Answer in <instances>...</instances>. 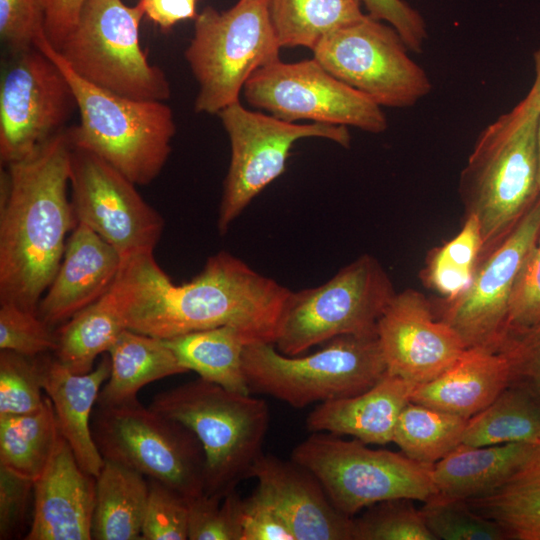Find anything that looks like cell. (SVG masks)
<instances>
[{
	"label": "cell",
	"mask_w": 540,
	"mask_h": 540,
	"mask_svg": "<svg viewBox=\"0 0 540 540\" xmlns=\"http://www.w3.org/2000/svg\"><path fill=\"white\" fill-rule=\"evenodd\" d=\"M414 386L386 372L363 393L319 403L308 414L306 428L311 433L352 436L365 444H388Z\"/></svg>",
	"instance_id": "22"
},
{
	"label": "cell",
	"mask_w": 540,
	"mask_h": 540,
	"mask_svg": "<svg viewBox=\"0 0 540 540\" xmlns=\"http://www.w3.org/2000/svg\"><path fill=\"white\" fill-rule=\"evenodd\" d=\"M43 356L1 350L0 416L26 414L42 406Z\"/></svg>",
	"instance_id": "37"
},
{
	"label": "cell",
	"mask_w": 540,
	"mask_h": 540,
	"mask_svg": "<svg viewBox=\"0 0 540 540\" xmlns=\"http://www.w3.org/2000/svg\"><path fill=\"white\" fill-rule=\"evenodd\" d=\"M362 4V0H268L281 48L311 50L326 35L363 18Z\"/></svg>",
	"instance_id": "32"
},
{
	"label": "cell",
	"mask_w": 540,
	"mask_h": 540,
	"mask_svg": "<svg viewBox=\"0 0 540 540\" xmlns=\"http://www.w3.org/2000/svg\"><path fill=\"white\" fill-rule=\"evenodd\" d=\"M0 349L37 357L57 349V335L37 312L0 303Z\"/></svg>",
	"instance_id": "39"
},
{
	"label": "cell",
	"mask_w": 540,
	"mask_h": 540,
	"mask_svg": "<svg viewBox=\"0 0 540 540\" xmlns=\"http://www.w3.org/2000/svg\"><path fill=\"white\" fill-rule=\"evenodd\" d=\"M465 501L495 521L506 540H540V441L502 484Z\"/></svg>",
	"instance_id": "27"
},
{
	"label": "cell",
	"mask_w": 540,
	"mask_h": 540,
	"mask_svg": "<svg viewBox=\"0 0 540 540\" xmlns=\"http://www.w3.org/2000/svg\"><path fill=\"white\" fill-rule=\"evenodd\" d=\"M255 491L287 523L296 540H353V518L340 512L306 467L263 453L251 469Z\"/></svg>",
	"instance_id": "19"
},
{
	"label": "cell",
	"mask_w": 540,
	"mask_h": 540,
	"mask_svg": "<svg viewBox=\"0 0 540 540\" xmlns=\"http://www.w3.org/2000/svg\"><path fill=\"white\" fill-rule=\"evenodd\" d=\"M540 234V195L507 236L478 265L468 289L446 301L441 320L462 338L466 348L498 352L507 335L510 294Z\"/></svg>",
	"instance_id": "17"
},
{
	"label": "cell",
	"mask_w": 540,
	"mask_h": 540,
	"mask_svg": "<svg viewBox=\"0 0 540 540\" xmlns=\"http://www.w3.org/2000/svg\"><path fill=\"white\" fill-rule=\"evenodd\" d=\"M410 499L375 503L353 517V540H437Z\"/></svg>",
	"instance_id": "36"
},
{
	"label": "cell",
	"mask_w": 540,
	"mask_h": 540,
	"mask_svg": "<svg viewBox=\"0 0 540 540\" xmlns=\"http://www.w3.org/2000/svg\"><path fill=\"white\" fill-rule=\"evenodd\" d=\"M217 115L231 148L217 220L221 235L260 192L283 174L294 143L315 137L348 148L351 142L346 126L286 122L248 109L240 100Z\"/></svg>",
	"instance_id": "12"
},
{
	"label": "cell",
	"mask_w": 540,
	"mask_h": 540,
	"mask_svg": "<svg viewBox=\"0 0 540 540\" xmlns=\"http://www.w3.org/2000/svg\"><path fill=\"white\" fill-rule=\"evenodd\" d=\"M194 33L185 58L199 90L197 113L218 114L240 100L249 78L280 60L268 0H238L218 11L206 7L194 19Z\"/></svg>",
	"instance_id": "7"
},
{
	"label": "cell",
	"mask_w": 540,
	"mask_h": 540,
	"mask_svg": "<svg viewBox=\"0 0 540 540\" xmlns=\"http://www.w3.org/2000/svg\"><path fill=\"white\" fill-rule=\"evenodd\" d=\"M243 370L251 393L296 409L363 393L387 372L377 335L339 336L306 356L252 342L243 351Z\"/></svg>",
	"instance_id": "6"
},
{
	"label": "cell",
	"mask_w": 540,
	"mask_h": 540,
	"mask_svg": "<svg viewBox=\"0 0 540 540\" xmlns=\"http://www.w3.org/2000/svg\"><path fill=\"white\" fill-rule=\"evenodd\" d=\"M368 15L396 29L409 51L420 53L428 37L422 15L404 0H362Z\"/></svg>",
	"instance_id": "46"
},
{
	"label": "cell",
	"mask_w": 540,
	"mask_h": 540,
	"mask_svg": "<svg viewBox=\"0 0 540 540\" xmlns=\"http://www.w3.org/2000/svg\"><path fill=\"white\" fill-rule=\"evenodd\" d=\"M96 477L79 466L61 437L57 449L34 482L33 511L26 540H90Z\"/></svg>",
	"instance_id": "20"
},
{
	"label": "cell",
	"mask_w": 540,
	"mask_h": 540,
	"mask_svg": "<svg viewBox=\"0 0 540 540\" xmlns=\"http://www.w3.org/2000/svg\"><path fill=\"white\" fill-rule=\"evenodd\" d=\"M42 32L43 0H0V35L13 54L34 47Z\"/></svg>",
	"instance_id": "44"
},
{
	"label": "cell",
	"mask_w": 540,
	"mask_h": 540,
	"mask_svg": "<svg viewBox=\"0 0 540 540\" xmlns=\"http://www.w3.org/2000/svg\"><path fill=\"white\" fill-rule=\"evenodd\" d=\"M256 109L294 123L351 126L382 133L388 122L382 107L330 74L314 58L294 63L275 61L257 70L242 91Z\"/></svg>",
	"instance_id": "14"
},
{
	"label": "cell",
	"mask_w": 540,
	"mask_h": 540,
	"mask_svg": "<svg viewBox=\"0 0 540 540\" xmlns=\"http://www.w3.org/2000/svg\"><path fill=\"white\" fill-rule=\"evenodd\" d=\"M67 129L1 173L0 303L37 312L76 225Z\"/></svg>",
	"instance_id": "2"
},
{
	"label": "cell",
	"mask_w": 540,
	"mask_h": 540,
	"mask_svg": "<svg viewBox=\"0 0 540 540\" xmlns=\"http://www.w3.org/2000/svg\"><path fill=\"white\" fill-rule=\"evenodd\" d=\"M86 0H43L44 30L51 45L60 50L76 27Z\"/></svg>",
	"instance_id": "48"
},
{
	"label": "cell",
	"mask_w": 540,
	"mask_h": 540,
	"mask_svg": "<svg viewBox=\"0 0 540 540\" xmlns=\"http://www.w3.org/2000/svg\"><path fill=\"white\" fill-rule=\"evenodd\" d=\"M539 248H540V234L538 236V240H537V244H536Z\"/></svg>",
	"instance_id": "52"
},
{
	"label": "cell",
	"mask_w": 540,
	"mask_h": 540,
	"mask_svg": "<svg viewBox=\"0 0 540 540\" xmlns=\"http://www.w3.org/2000/svg\"><path fill=\"white\" fill-rule=\"evenodd\" d=\"M34 47L46 54L70 82L80 122L67 129L73 147L101 157L136 185L151 183L164 168L176 132L164 101L117 95L79 77L42 32Z\"/></svg>",
	"instance_id": "4"
},
{
	"label": "cell",
	"mask_w": 540,
	"mask_h": 540,
	"mask_svg": "<svg viewBox=\"0 0 540 540\" xmlns=\"http://www.w3.org/2000/svg\"><path fill=\"white\" fill-rule=\"evenodd\" d=\"M241 540H296L275 509L255 490L240 505Z\"/></svg>",
	"instance_id": "47"
},
{
	"label": "cell",
	"mask_w": 540,
	"mask_h": 540,
	"mask_svg": "<svg viewBox=\"0 0 540 540\" xmlns=\"http://www.w3.org/2000/svg\"><path fill=\"white\" fill-rule=\"evenodd\" d=\"M144 12L121 0H86L78 23L57 50L79 77L93 85L137 100L166 101L170 83L149 62L139 40Z\"/></svg>",
	"instance_id": "9"
},
{
	"label": "cell",
	"mask_w": 540,
	"mask_h": 540,
	"mask_svg": "<svg viewBox=\"0 0 540 540\" xmlns=\"http://www.w3.org/2000/svg\"><path fill=\"white\" fill-rule=\"evenodd\" d=\"M537 150H538V188L540 192V115L537 124Z\"/></svg>",
	"instance_id": "51"
},
{
	"label": "cell",
	"mask_w": 540,
	"mask_h": 540,
	"mask_svg": "<svg viewBox=\"0 0 540 540\" xmlns=\"http://www.w3.org/2000/svg\"><path fill=\"white\" fill-rule=\"evenodd\" d=\"M127 329L111 289L70 318L57 332L56 359L75 374L92 370L95 359L108 352Z\"/></svg>",
	"instance_id": "31"
},
{
	"label": "cell",
	"mask_w": 540,
	"mask_h": 540,
	"mask_svg": "<svg viewBox=\"0 0 540 540\" xmlns=\"http://www.w3.org/2000/svg\"><path fill=\"white\" fill-rule=\"evenodd\" d=\"M77 109L59 66L36 47L13 54L0 82L1 163L22 160L62 132Z\"/></svg>",
	"instance_id": "15"
},
{
	"label": "cell",
	"mask_w": 540,
	"mask_h": 540,
	"mask_svg": "<svg viewBox=\"0 0 540 540\" xmlns=\"http://www.w3.org/2000/svg\"><path fill=\"white\" fill-rule=\"evenodd\" d=\"M70 186L76 224L92 229L122 261L154 253L164 220L136 184L96 154L72 146Z\"/></svg>",
	"instance_id": "16"
},
{
	"label": "cell",
	"mask_w": 540,
	"mask_h": 540,
	"mask_svg": "<svg viewBox=\"0 0 540 540\" xmlns=\"http://www.w3.org/2000/svg\"><path fill=\"white\" fill-rule=\"evenodd\" d=\"M150 407L191 429L204 455V492L223 499L236 490L264 453L267 403L198 378L156 394Z\"/></svg>",
	"instance_id": "5"
},
{
	"label": "cell",
	"mask_w": 540,
	"mask_h": 540,
	"mask_svg": "<svg viewBox=\"0 0 540 540\" xmlns=\"http://www.w3.org/2000/svg\"><path fill=\"white\" fill-rule=\"evenodd\" d=\"M377 337L387 372L414 385L450 367L465 351L460 335L436 319L418 291L395 293L377 324Z\"/></svg>",
	"instance_id": "18"
},
{
	"label": "cell",
	"mask_w": 540,
	"mask_h": 540,
	"mask_svg": "<svg viewBox=\"0 0 540 540\" xmlns=\"http://www.w3.org/2000/svg\"><path fill=\"white\" fill-rule=\"evenodd\" d=\"M110 372L107 356L85 374H75L56 358L43 356V389L52 401L60 434L82 470L94 477L99 475L104 458L93 438L91 413Z\"/></svg>",
	"instance_id": "23"
},
{
	"label": "cell",
	"mask_w": 540,
	"mask_h": 540,
	"mask_svg": "<svg viewBox=\"0 0 540 540\" xmlns=\"http://www.w3.org/2000/svg\"><path fill=\"white\" fill-rule=\"evenodd\" d=\"M126 328L169 339L221 326L250 341L274 343L292 291L226 251L210 256L202 271L174 284L153 253L122 261L111 286Z\"/></svg>",
	"instance_id": "1"
},
{
	"label": "cell",
	"mask_w": 540,
	"mask_h": 540,
	"mask_svg": "<svg viewBox=\"0 0 540 540\" xmlns=\"http://www.w3.org/2000/svg\"><path fill=\"white\" fill-rule=\"evenodd\" d=\"M482 252L479 221L468 214L460 232L432 255L427 270L429 284L446 301L459 297L470 286Z\"/></svg>",
	"instance_id": "35"
},
{
	"label": "cell",
	"mask_w": 540,
	"mask_h": 540,
	"mask_svg": "<svg viewBox=\"0 0 540 540\" xmlns=\"http://www.w3.org/2000/svg\"><path fill=\"white\" fill-rule=\"evenodd\" d=\"M534 69H535V79L530 91L533 94L536 106L540 111V46L534 52Z\"/></svg>",
	"instance_id": "50"
},
{
	"label": "cell",
	"mask_w": 540,
	"mask_h": 540,
	"mask_svg": "<svg viewBox=\"0 0 540 540\" xmlns=\"http://www.w3.org/2000/svg\"><path fill=\"white\" fill-rule=\"evenodd\" d=\"M538 324H540V248L535 245L521 267L510 294L506 339Z\"/></svg>",
	"instance_id": "42"
},
{
	"label": "cell",
	"mask_w": 540,
	"mask_h": 540,
	"mask_svg": "<svg viewBox=\"0 0 540 540\" xmlns=\"http://www.w3.org/2000/svg\"><path fill=\"white\" fill-rule=\"evenodd\" d=\"M540 441V403L509 384L485 409L467 420L462 444L489 446Z\"/></svg>",
	"instance_id": "33"
},
{
	"label": "cell",
	"mask_w": 540,
	"mask_h": 540,
	"mask_svg": "<svg viewBox=\"0 0 540 540\" xmlns=\"http://www.w3.org/2000/svg\"><path fill=\"white\" fill-rule=\"evenodd\" d=\"M102 457L157 480L191 501L205 494V455L194 432L138 400L98 406L92 420Z\"/></svg>",
	"instance_id": "11"
},
{
	"label": "cell",
	"mask_w": 540,
	"mask_h": 540,
	"mask_svg": "<svg viewBox=\"0 0 540 540\" xmlns=\"http://www.w3.org/2000/svg\"><path fill=\"white\" fill-rule=\"evenodd\" d=\"M395 295L390 278L364 254L326 283L291 292L274 345L288 356L343 335H377L378 320Z\"/></svg>",
	"instance_id": "10"
},
{
	"label": "cell",
	"mask_w": 540,
	"mask_h": 540,
	"mask_svg": "<svg viewBox=\"0 0 540 540\" xmlns=\"http://www.w3.org/2000/svg\"><path fill=\"white\" fill-rule=\"evenodd\" d=\"M312 51L330 74L381 107H412L432 89L396 29L368 14L326 35Z\"/></svg>",
	"instance_id": "13"
},
{
	"label": "cell",
	"mask_w": 540,
	"mask_h": 540,
	"mask_svg": "<svg viewBox=\"0 0 540 540\" xmlns=\"http://www.w3.org/2000/svg\"><path fill=\"white\" fill-rule=\"evenodd\" d=\"M467 420L409 401L398 417L392 442L410 459L434 465L462 443Z\"/></svg>",
	"instance_id": "34"
},
{
	"label": "cell",
	"mask_w": 540,
	"mask_h": 540,
	"mask_svg": "<svg viewBox=\"0 0 540 540\" xmlns=\"http://www.w3.org/2000/svg\"><path fill=\"white\" fill-rule=\"evenodd\" d=\"M141 473L104 459L96 477L91 535L95 540H142L149 493Z\"/></svg>",
	"instance_id": "28"
},
{
	"label": "cell",
	"mask_w": 540,
	"mask_h": 540,
	"mask_svg": "<svg viewBox=\"0 0 540 540\" xmlns=\"http://www.w3.org/2000/svg\"><path fill=\"white\" fill-rule=\"evenodd\" d=\"M111 372L97 404L115 406L137 400L147 384L188 372L164 339L125 329L108 351Z\"/></svg>",
	"instance_id": "26"
},
{
	"label": "cell",
	"mask_w": 540,
	"mask_h": 540,
	"mask_svg": "<svg viewBox=\"0 0 540 540\" xmlns=\"http://www.w3.org/2000/svg\"><path fill=\"white\" fill-rule=\"evenodd\" d=\"M181 365L228 390L251 394L243 370L249 339L237 328L221 326L164 339Z\"/></svg>",
	"instance_id": "29"
},
{
	"label": "cell",
	"mask_w": 540,
	"mask_h": 540,
	"mask_svg": "<svg viewBox=\"0 0 540 540\" xmlns=\"http://www.w3.org/2000/svg\"><path fill=\"white\" fill-rule=\"evenodd\" d=\"M509 383V364L501 353L466 348L438 376L415 385L410 401L469 419L492 403Z\"/></svg>",
	"instance_id": "24"
},
{
	"label": "cell",
	"mask_w": 540,
	"mask_h": 540,
	"mask_svg": "<svg viewBox=\"0 0 540 540\" xmlns=\"http://www.w3.org/2000/svg\"><path fill=\"white\" fill-rule=\"evenodd\" d=\"M54 407L46 395L36 411L0 416V465L36 481L61 439Z\"/></svg>",
	"instance_id": "30"
},
{
	"label": "cell",
	"mask_w": 540,
	"mask_h": 540,
	"mask_svg": "<svg viewBox=\"0 0 540 540\" xmlns=\"http://www.w3.org/2000/svg\"><path fill=\"white\" fill-rule=\"evenodd\" d=\"M291 459L309 469L332 504L352 518L381 501L424 503L438 494L433 465L416 462L402 452L371 449L355 438L313 432L293 448Z\"/></svg>",
	"instance_id": "8"
},
{
	"label": "cell",
	"mask_w": 540,
	"mask_h": 540,
	"mask_svg": "<svg viewBox=\"0 0 540 540\" xmlns=\"http://www.w3.org/2000/svg\"><path fill=\"white\" fill-rule=\"evenodd\" d=\"M533 445L529 442L489 446L461 443L432 467L438 494L468 500L490 492L518 468Z\"/></svg>",
	"instance_id": "25"
},
{
	"label": "cell",
	"mask_w": 540,
	"mask_h": 540,
	"mask_svg": "<svg viewBox=\"0 0 540 540\" xmlns=\"http://www.w3.org/2000/svg\"><path fill=\"white\" fill-rule=\"evenodd\" d=\"M142 540L188 539V501L163 483L149 479Z\"/></svg>",
	"instance_id": "41"
},
{
	"label": "cell",
	"mask_w": 540,
	"mask_h": 540,
	"mask_svg": "<svg viewBox=\"0 0 540 540\" xmlns=\"http://www.w3.org/2000/svg\"><path fill=\"white\" fill-rule=\"evenodd\" d=\"M421 512L437 540H506L495 521L473 511L465 500L437 494L424 502Z\"/></svg>",
	"instance_id": "38"
},
{
	"label": "cell",
	"mask_w": 540,
	"mask_h": 540,
	"mask_svg": "<svg viewBox=\"0 0 540 540\" xmlns=\"http://www.w3.org/2000/svg\"><path fill=\"white\" fill-rule=\"evenodd\" d=\"M241 499L234 490L223 499L204 494L188 501V539L241 540Z\"/></svg>",
	"instance_id": "40"
},
{
	"label": "cell",
	"mask_w": 540,
	"mask_h": 540,
	"mask_svg": "<svg viewBox=\"0 0 540 540\" xmlns=\"http://www.w3.org/2000/svg\"><path fill=\"white\" fill-rule=\"evenodd\" d=\"M121 263L120 255L109 243L88 226L77 223L37 314L51 328L67 322L108 292Z\"/></svg>",
	"instance_id": "21"
},
{
	"label": "cell",
	"mask_w": 540,
	"mask_h": 540,
	"mask_svg": "<svg viewBox=\"0 0 540 540\" xmlns=\"http://www.w3.org/2000/svg\"><path fill=\"white\" fill-rule=\"evenodd\" d=\"M533 94L500 115L479 135L460 179L469 214L480 224L483 252L497 246L540 195Z\"/></svg>",
	"instance_id": "3"
},
{
	"label": "cell",
	"mask_w": 540,
	"mask_h": 540,
	"mask_svg": "<svg viewBox=\"0 0 540 540\" xmlns=\"http://www.w3.org/2000/svg\"><path fill=\"white\" fill-rule=\"evenodd\" d=\"M198 0H140L144 15L161 29L168 30L181 21L195 19Z\"/></svg>",
	"instance_id": "49"
},
{
	"label": "cell",
	"mask_w": 540,
	"mask_h": 540,
	"mask_svg": "<svg viewBox=\"0 0 540 540\" xmlns=\"http://www.w3.org/2000/svg\"><path fill=\"white\" fill-rule=\"evenodd\" d=\"M510 368V383L540 403V324L508 337L500 350Z\"/></svg>",
	"instance_id": "43"
},
{
	"label": "cell",
	"mask_w": 540,
	"mask_h": 540,
	"mask_svg": "<svg viewBox=\"0 0 540 540\" xmlns=\"http://www.w3.org/2000/svg\"><path fill=\"white\" fill-rule=\"evenodd\" d=\"M34 481L0 465V539L9 540L22 536L31 499Z\"/></svg>",
	"instance_id": "45"
}]
</instances>
